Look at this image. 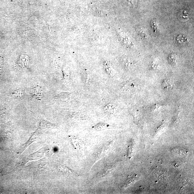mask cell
Wrapping results in <instances>:
<instances>
[{
    "mask_svg": "<svg viewBox=\"0 0 194 194\" xmlns=\"http://www.w3.org/2000/svg\"><path fill=\"white\" fill-rule=\"evenodd\" d=\"M162 85L163 88L167 90H170L172 87V83L169 80H164L162 82Z\"/></svg>",
    "mask_w": 194,
    "mask_h": 194,
    "instance_id": "cell-8",
    "label": "cell"
},
{
    "mask_svg": "<svg viewBox=\"0 0 194 194\" xmlns=\"http://www.w3.org/2000/svg\"><path fill=\"white\" fill-rule=\"evenodd\" d=\"M70 95V94L69 92H61L57 95V98L60 100H64L68 98Z\"/></svg>",
    "mask_w": 194,
    "mask_h": 194,
    "instance_id": "cell-9",
    "label": "cell"
},
{
    "mask_svg": "<svg viewBox=\"0 0 194 194\" xmlns=\"http://www.w3.org/2000/svg\"><path fill=\"white\" fill-rule=\"evenodd\" d=\"M3 60L2 58L1 57H0V75L3 72Z\"/></svg>",
    "mask_w": 194,
    "mask_h": 194,
    "instance_id": "cell-11",
    "label": "cell"
},
{
    "mask_svg": "<svg viewBox=\"0 0 194 194\" xmlns=\"http://www.w3.org/2000/svg\"><path fill=\"white\" fill-rule=\"evenodd\" d=\"M180 17L181 18H187L188 17V15L186 11L184 10L181 12V14L180 15Z\"/></svg>",
    "mask_w": 194,
    "mask_h": 194,
    "instance_id": "cell-12",
    "label": "cell"
},
{
    "mask_svg": "<svg viewBox=\"0 0 194 194\" xmlns=\"http://www.w3.org/2000/svg\"><path fill=\"white\" fill-rule=\"evenodd\" d=\"M105 113L109 115L114 114L117 110V107L115 105L112 103H109L106 105L103 108Z\"/></svg>",
    "mask_w": 194,
    "mask_h": 194,
    "instance_id": "cell-3",
    "label": "cell"
},
{
    "mask_svg": "<svg viewBox=\"0 0 194 194\" xmlns=\"http://www.w3.org/2000/svg\"><path fill=\"white\" fill-rule=\"evenodd\" d=\"M110 125L102 122H100L94 126L92 127V129L96 131H101L109 128L110 127Z\"/></svg>",
    "mask_w": 194,
    "mask_h": 194,
    "instance_id": "cell-5",
    "label": "cell"
},
{
    "mask_svg": "<svg viewBox=\"0 0 194 194\" xmlns=\"http://www.w3.org/2000/svg\"><path fill=\"white\" fill-rule=\"evenodd\" d=\"M28 91L33 98L38 100H41L43 98V91L41 88L39 86L28 89Z\"/></svg>",
    "mask_w": 194,
    "mask_h": 194,
    "instance_id": "cell-2",
    "label": "cell"
},
{
    "mask_svg": "<svg viewBox=\"0 0 194 194\" xmlns=\"http://www.w3.org/2000/svg\"><path fill=\"white\" fill-rule=\"evenodd\" d=\"M29 62L30 59L28 55L26 54H21L18 61V69L24 70L27 68L28 67Z\"/></svg>",
    "mask_w": 194,
    "mask_h": 194,
    "instance_id": "cell-1",
    "label": "cell"
},
{
    "mask_svg": "<svg viewBox=\"0 0 194 194\" xmlns=\"http://www.w3.org/2000/svg\"><path fill=\"white\" fill-rule=\"evenodd\" d=\"M63 74V81L65 84H67L69 82L70 78V70L68 66H64L62 68Z\"/></svg>",
    "mask_w": 194,
    "mask_h": 194,
    "instance_id": "cell-4",
    "label": "cell"
},
{
    "mask_svg": "<svg viewBox=\"0 0 194 194\" xmlns=\"http://www.w3.org/2000/svg\"><path fill=\"white\" fill-rule=\"evenodd\" d=\"M104 67L106 73L109 76H113L114 75V72L111 65L109 61L105 60L104 61Z\"/></svg>",
    "mask_w": 194,
    "mask_h": 194,
    "instance_id": "cell-6",
    "label": "cell"
},
{
    "mask_svg": "<svg viewBox=\"0 0 194 194\" xmlns=\"http://www.w3.org/2000/svg\"><path fill=\"white\" fill-rule=\"evenodd\" d=\"M178 59V56L176 54H172L169 55V63L171 64H176Z\"/></svg>",
    "mask_w": 194,
    "mask_h": 194,
    "instance_id": "cell-10",
    "label": "cell"
},
{
    "mask_svg": "<svg viewBox=\"0 0 194 194\" xmlns=\"http://www.w3.org/2000/svg\"><path fill=\"white\" fill-rule=\"evenodd\" d=\"M24 91L23 89H20L18 90L12 91L11 92L10 95L16 99H20L24 96Z\"/></svg>",
    "mask_w": 194,
    "mask_h": 194,
    "instance_id": "cell-7",
    "label": "cell"
},
{
    "mask_svg": "<svg viewBox=\"0 0 194 194\" xmlns=\"http://www.w3.org/2000/svg\"><path fill=\"white\" fill-rule=\"evenodd\" d=\"M62 3L66 4L68 0H60Z\"/></svg>",
    "mask_w": 194,
    "mask_h": 194,
    "instance_id": "cell-13",
    "label": "cell"
}]
</instances>
